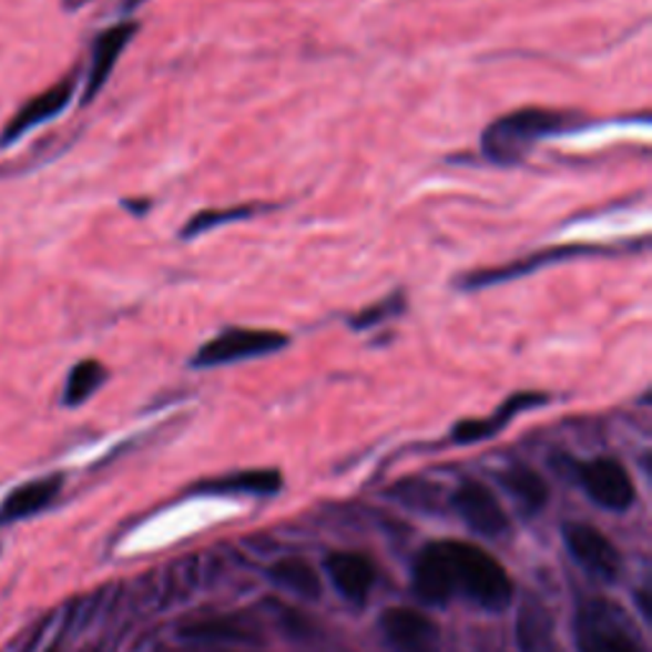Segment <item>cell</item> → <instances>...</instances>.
<instances>
[{"mask_svg":"<svg viewBox=\"0 0 652 652\" xmlns=\"http://www.w3.org/2000/svg\"><path fill=\"white\" fill-rule=\"evenodd\" d=\"M518 638L522 652H556L551 620H548L546 609L538 607L536 602H528L522 607Z\"/></svg>","mask_w":652,"mask_h":652,"instance_id":"cell-22","label":"cell"},{"mask_svg":"<svg viewBox=\"0 0 652 652\" xmlns=\"http://www.w3.org/2000/svg\"><path fill=\"white\" fill-rule=\"evenodd\" d=\"M326 573L347 602L363 607L375 587V566L365 553L337 551L326 559Z\"/></svg>","mask_w":652,"mask_h":652,"instance_id":"cell-13","label":"cell"},{"mask_svg":"<svg viewBox=\"0 0 652 652\" xmlns=\"http://www.w3.org/2000/svg\"><path fill=\"white\" fill-rule=\"evenodd\" d=\"M579 125H583L579 115L559 113V110H515V113L497 118L485 128L482 139H479V151L495 166L512 169L520 166L540 141L566 135L577 131Z\"/></svg>","mask_w":652,"mask_h":652,"instance_id":"cell-1","label":"cell"},{"mask_svg":"<svg viewBox=\"0 0 652 652\" xmlns=\"http://www.w3.org/2000/svg\"><path fill=\"white\" fill-rule=\"evenodd\" d=\"M454 510L459 512V518L475 530V533L485 538H500L508 530V515H505L502 505L497 502V497L489 492L485 485L479 482H465L459 485L457 492L451 497Z\"/></svg>","mask_w":652,"mask_h":652,"instance_id":"cell-10","label":"cell"},{"mask_svg":"<svg viewBox=\"0 0 652 652\" xmlns=\"http://www.w3.org/2000/svg\"><path fill=\"white\" fill-rule=\"evenodd\" d=\"M143 0H125V11H133V8H139Z\"/></svg>","mask_w":652,"mask_h":652,"instance_id":"cell-26","label":"cell"},{"mask_svg":"<svg viewBox=\"0 0 652 652\" xmlns=\"http://www.w3.org/2000/svg\"><path fill=\"white\" fill-rule=\"evenodd\" d=\"M563 540L573 561L583 571L591 573V577L602 583H612L620 579L622 556L602 530L587 526V522H569V526H563Z\"/></svg>","mask_w":652,"mask_h":652,"instance_id":"cell-6","label":"cell"},{"mask_svg":"<svg viewBox=\"0 0 652 652\" xmlns=\"http://www.w3.org/2000/svg\"><path fill=\"white\" fill-rule=\"evenodd\" d=\"M108 380V367L98 363V359H82L77 363L70 375H67V385H64V406L67 408H77L82 403H88L94 393H98L102 385Z\"/></svg>","mask_w":652,"mask_h":652,"instance_id":"cell-21","label":"cell"},{"mask_svg":"<svg viewBox=\"0 0 652 652\" xmlns=\"http://www.w3.org/2000/svg\"><path fill=\"white\" fill-rule=\"evenodd\" d=\"M268 577L281 589L294 591V594L316 602L322 597V579L314 571V566L304 559H281L268 569Z\"/></svg>","mask_w":652,"mask_h":652,"instance_id":"cell-19","label":"cell"},{"mask_svg":"<svg viewBox=\"0 0 652 652\" xmlns=\"http://www.w3.org/2000/svg\"><path fill=\"white\" fill-rule=\"evenodd\" d=\"M283 487V475L278 469H245L233 475L204 479L202 492H247V495H276Z\"/></svg>","mask_w":652,"mask_h":652,"instance_id":"cell-17","label":"cell"},{"mask_svg":"<svg viewBox=\"0 0 652 652\" xmlns=\"http://www.w3.org/2000/svg\"><path fill=\"white\" fill-rule=\"evenodd\" d=\"M291 339L283 332L276 329H251V326H230V329L220 332L217 337L194 352L192 365L194 370H210V367H225L235 363H245V359L257 357H271L276 352L286 349Z\"/></svg>","mask_w":652,"mask_h":652,"instance_id":"cell-5","label":"cell"},{"mask_svg":"<svg viewBox=\"0 0 652 652\" xmlns=\"http://www.w3.org/2000/svg\"><path fill=\"white\" fill-rule=\"evenodd\" d=\"M408 312V302L406 296L396 291V294L380 298V302H375L373 306L363 308V312H357L355 316L349 319V329L355 332H367V329H375V326L380 324H388L393 319H398Z\"/></svg>","mask_w":652,"mask_h":652,"instance_id":"cell-23","label":"cell"},{"mask_svg":"<svg viewBox=\"0 0 652 652\" xmlns=\"http://www.w3.org/2000/svg\"><path fill=\"white\" fill-rule=\"evenodd\" d=\"M84 3H88V0H64V8L67 11H77V8L84 6Z\"/></svg>","mask_w":652,"mask_h":652,"instance_id":"cell-25","label":"cell"},{"mask_svg":"<svg viewBox=\"0 0 652 652\" xmlns=\"http://www.w3.org/2000/svg\"><path fill=\"white\" fill-rule=\"evenodd\" d=\"M617 253H620V247H614V245H594V243L553 245V247H546V251H538V253L520 257V261L497 265V268H482V271L465 273V276L457 281V288L465 291V294H477V291L495 288V286H502V283L528 278L543 268H553V265L581 261V257H609V255L614 257Z\"/></svg>","mask_w":652,"mask_h":652,"instance_id":"cell-3","label":"cell"},{"mask_svg":"<svg viewBox=\"0 0 652 652\" xmlns=\"http://www.w3.org/2000/svg\"><path fill=\"white\" fill-rule=\"evenodd\" d=\"M123 207L131 214H135V217H143V214L151 210V202L149 200H125Z\"/></svg>","mask_w":652,"mask_h":652,"instance_id":"cell-24","label":"cell"},{"mask_svg":"<svg viewBox=\"0 0 652 652\" xmlns=\"http://www.w3.org/2000/svg\"><path fill=\"white\" fill-rule=\"evenodd\" d=\"M414 589L420 602L444 607L454 599L449 561H446L444 543H428L414 561Z\"/></svg>","mask_w":652,"mask_h":652,"instance_id":"cell-14","label":"cell"},{"mask_svg":"<svg viewBox=\"0 0 652 652\" xmlns=\"http://www.w3.org/2000/svg\"><path fill=\"white\" fill-rule=\"evenodd\" d=\"M59 489H62V477H44L37 479V482L13 489V492L0 502V526H11V522L39 515L47 505L54 502Z\"/></svg>","mask_w":652,"mask_h":652,"instance_id":"cell-15","label":"cell"},{"mask_svg":"<svg viewBox=\"0 0 652 652\" xmlns=\"http://www.w3.org/2000/svg\"><path fill=\"white\" fill-rule=\"evenodd\" d=\"M577 648L579 652H645L628 612L599 597L579 607Z\"/></svg>","mask_w":652,"mask_h":652,"instance_id":"cell-4","label":"cell"},{"mask_svg":"<svg viewBox=\"0 0 652 652\" xmlns=\"http://www.w3.org/2000/svg\"><path fill=\"white\" fill-rule=\"evenodd\" d=\"M380 632L390 652H439L441 634L434 620L408 607L385 609Z\"/></svg>","mask_w":652,"mask_h":652,"instance_id":"cell-9","label":"cell"},{"mask_svg":"<svg viewBox=\"0 0 652 652\" xmlns=\"http://www.w3.org/2000/svg\"><path fill=\"white\" fill-rule=\"evenodd\" d=\"M139 33V23L135 21H123L110 26L94 39L92 44V59H90V72H88V82H84V92H82V105H90V102L98 98L105 88L110 74H113L118 59L123 57L125 47L131 44Z\"/></svg>","mask_w":652,"mask_h":652,"instance_id":"cell-11","label":"cell"},{"mask_svg":"<svg viewBox=\"0 0 652 652\" xmlns=\"http://www.w3.org/2000/svg\"><path fill=\"white\" fill-rule=\"evenodd\" d=\"M454 597L461 594L487 612H505L512 602V579L505 566L475 543L441 540Z\"/></svg>","mask_w":652,"mask_h":652,"instance_id":"cell-2","label":"cell"},{"mask_svg":"<svg viewBox=\"0 0 652 652\" xmlns=\"http://www.w3.org/2000/svg\"><path fill=\"white\" fill-rule=\"evenodd\" d=\"M577 479L599 508L622 512L634 502V485L617 459L599 457L577 467Z\"/></svg>","mask_w":652,"mask_h":652,"instance_id":"cell-8","label":"cell"},{"mask_svg":"<svg viewBox=\"0 0 652 652\" xmlns=\"http://www.w3.org/2000/svg\"><path fill=\"white\" fill-rule=\"evenodd\" d=\"M182 638L207 642H245V645H257L261 642L251 624L237 620V617H217V620L186 624L182 630Z\"/></svg>","mask_w":652,"mask_h":652,"instance_id":"cell-20","label":"cell"},{"mask_svg":"<svg viewBox=\"0 0 652 652\" xmlns=\"http://www.w3.org/2000/svg\"><path fill=\"white\" fill-rule=\"evenodd\" d=\"M77 92V74L64 77L57 84H51L49 90H44L37 98H31L29 102H23L8 125L0 133V149H11L13 143H19L26 133H31L33 128L49 123L57 115H62Z\"/></svg>","mask_w":652,"mask_h":652,"instance_id":"cell-7","label":"cell"},{"mask_svg":"<svg viewBox=\"0 0 652 652\" xmlns=\"http://www.w3.org/2000/svg\"><path fill=\"white\" fill-rule=\"evenodd\" d=\"M551 400L546 396V393H533V390H522V393H515L508 400L502 403L500 408L495 410L489 418H467V420H459L457 426H454L451 431V441L454 444H477V441H485V439H492L502 431V428H508L515 416L526 414V410H533L546 406V403Z\"/></svg>","mask_w":652,"mask_h":652,"instance_id":"cell-12","label":"cell"},{"mask_svg":"<svg viewBox=\"0 0 652 652\" xmlns=\"http://www.w3.org/2000/svg\"><path fill=\"white\" fill-rule=\"evenodd\" d=\"M273 210H281V207L278 204H237V207H225V210H202L186 222V225L182 227V233H179V237L196 240V237L212 233V230H217V227L253 220V217H257V214L273 212Z\"/></svg>","mask_w":652,"mask_h":652,"instance_id":"cell-18","label":"cell"},{"mask_svg":"<svg viewBox=\"0 0 652 652\" xmlns=\"http://www.w3.org/2000/svg\"><path fill=\"white\" fill-rule=\"evenodd\" d=\"M497 479H500V485L515 497L518 508L526 515L540 512L548 502V485L536 469H530L526 465H512L505 467L500 475H497Z\"/></svg>","mask_w":652,"mask_h":652,"instance_id":"cell-16","label":"cell"}]
</instances>
